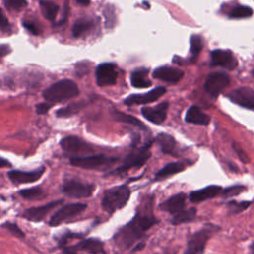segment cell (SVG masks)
I'll list each match as a JSON object with an SVG mask.
<instances>
[{
  "label": "cell",
  "mask_w": 254,
  "mask_h": 254,
  "mask_svg": "<svg viewBox=\"0 0 254 254\" xmlns=\"http://www.w3.org/2000/svg\"><path fill=\"white\" fill-rule=\"evenodd\" d=\"M229 84V77L223 72L210 73L204 82L205 90L211 95H217Z\"/></svg>",
  "instance_id": "obj_11"
},
{
  "label": "cell",
  "mask_w": 254,
  "mask_h": 254,
  "mask_svg": "<svg viewBox=\"0 0 254 254\" xmlns=\"http://www.w3.org/2000/svg\"><path fill=\"white\" fill-rule=\"evenodd\" d=\"M77 94L78 87L71 79H62L43 92L44 98L50 102H62L75 97Z\"/></svg>",
  "instance_id": "obj_3"
},
{
  "label": "cell",
  "mask_w": 254,
  "mask_h": 254,
  "mask_svg": "<svg viewBox=\"0 0 254 254\" xmlns=\"http://www.w3.org/2000/svg\"><path fill=\"white\" fill-rule=\"evenodd\" d=\"M3 228H5L7 231H9L10 233H12L14 236L18 237V238H23L25 236V233L22 231V229L14 222H10V221H6L1 225Z\"/></svg>",
  "instance_id": "obj_33"
},
{
  "label": "cell",
  "mask_w": 254,
  "mask_h": 254,
  "mask_svg": "<svg viewBox=\"0 0 254 254\" xmlns=\"http://www.w3.org/2000/svg\"><path fill=\"white\" fill-rule=\"evenodd\" d=\"M233 149L235 150V152L237 153V155L239 156V158H240V160L242 161V162H244V163H248L249 162V159H248V156L246 155V153L241 149V147L239 146V145H237V144H233Z\"/></svg>",
  "instance_id": "obj_37"
},
{
  "label": "cell",
  "mask_w": 254,
  "mask_h": 254,
  "mask_svg": "<svg viewBox=\"0 0 254 254\" xmlns=\"http://www.w3.org/2000/svg\"><path fill=\"white\" fill-rule=\"evenodd\" d=\"M40 8L42 11L43 16L50 21L55 20L58 12H59V6L55 4L54 2L47 1V0H41L40 1Z\"/></svg>",
  "instance_id": "obj_28"
},
{
  "label": "cell",
  "mask_w": 254,
  "mask_h": 254,
  "mask_svg": "<svg viewBox=\"0 0 254 254\" xmlns=\"http://www.w3.org/2000/svg\"><path fill=\"white\" fill-rule=\"evenodd\" d=\"M227 96L232 102L242 107L254 110V90L250 87H239L231 91Z\"/></svg>",
  "instance_id": "obj_12"
},
{
  "label": "cell",
  "mask_w": 254,
  "mask_h": 254,
  "mask_svg": "<svg viewBox=\"0 0 254 254\" xmlns=\"http://www.w3.org/2000/svg\"><path fill=\"white\" fill-rule=\"evenodd\" d=\"M45 173V167H40L33 171L12 170L8 172V178L14 185L30 184L37 182Z\"/></svg>",
  "instance_id": "obj_9"
},
{
  "label": "cell",
  "mask_w": 254,
  "mask_h": 254,
  "mask_svg": "<svg viewBox=\"0 0 254 254\" xmlns=\"http://www.w3.org/2000/svg\"><path fill=\"white\" fill-rule=\"evenodd\" d=\"M7 29H9V23H8V20H7L6 16L3 14L2 10L0 9V30H2V31H6Z\"/></svg>",
  "instance_id": "obj_40"
},
{
  "label": "cell",
  "mask_w": 254,
  "mask_h": 254,
  "mask_svg": "<svg viewBox=\"0 0 254 254\" xmlns=\"http://www.w3.org/2000/svg\"><path fill=\"white\" fill-rule=\"evenodd\" d=\"M75 249L85 251L89 254H104L103 243L98 238H85L81 239L74 245Z\"/></svg>",
  "instance_id": "obj_21"
},
{
  "label": "cell",
  "mask_w": 254,
  "mask_h": 254,
  "mask_svg": "<svg viewBox=\"0 0 254 254\" xmlns=\"http://www.w3.org/2000/svg\"><path fill=\"white\" fill-rule=\"evenodd\" d=\"M23 26L26 28V30H28L33 35H39V33H40L39 28L30 22H24Z\"/></svg>",
  "instance_id": "obj_39"
},
{
  "label": "cell",
  "mask_w": 254,
  "mask_h": 254,
  "mask_svg": "<svg viewBox=\"0 0 254 254\" xmlns=\"http://www.w3.org/2000/svg\"><path fill=\"white\" fill-rule=\"evenodd\" d=\"M222 191V189L219 186H208L200 190H196L190 192V200L193 203L201 202L203 200L212 198L219 194Z\"/></svg>",
  "instance_id": "obj_20"
},
{
  "label": "cell",
  "mask_w": 254,
  "mask_h": 254,
  "mask_svg": "<svg viewBox=\"0 0 254 254\" xmlns=\"http://www.w3.org/2000/svg\"><path fill=\"white\" fill-rule=\"evenodd\" d=\"M79 4H81V5H88L89 4V2H90V0H76Z\"/></svg>",
  "instance_id": "obj_45"
},
{
  "label": "cell",
  "mask_w": 254,
  "mask_h": 254,
  "mask_svg": "<svg viewBox=\"0 0 254 254\" xmlns=\"http://www.w3.org/2000/svg\"><path fill=\"white\" fill-rule=\"evenodd\" d=\"M19 194L23 198L29 199V200H40V199H43L47 196V193L45 192V190L40 187H33V188H29V189H23L19 191Z\"/></svg>",
  "instance_id": "obj_26"
},
{
  "label": "cell",
  "mask_w": 254,
  "mask_h": 254,
  "mask_svg": "<svg viewBox=\"0 0 254 254\" xmlns=\"http://www.w3.org/2000/svg\"><path fill=\"white\" fill-rule=\"evenodd\" d=\"M95 76H96V82L99 86L114 84L117 79V72L115 70L114 64L109 63L100 64L96 67Z\"/></svg>",
  "instance_id": "obj_13"
},
{
  "label": "cell",
  "mask_w": 254,
  "mask_h": 254,
  "mask_svg": "<svg viewBox=\"0 0 254 254\" xmlns=\"http://www.w3.org/2000/svg\"><path fill=\"white\" fill-rule=\"evenodd\" d=\"M87 207L86 203L81 202H75V203H68L66 205H64L59 210H57L54 215L51 217L49 224L51 226H58L64 221L78 215L82 211H84Z\"/></svg>",
  "instance_id": "obj_7"
},
{
  "label": "cell",
  "mask_w": 254,
  "mask_h": 254,
  "mask_svg": "<svg viewBox=\"0 0 254 254\" xmlns=\"http://www.w3.org/2000/svg\"><path fill=\"white\" fill-rule=\"evenodd\" d=\"M61 248L63 249L64 254H77V250L75 249L74 245H72V246H68L67 244H65V245L62 246Z\"/></svg>",
  "instance_id": "obj_41"
},
{
  "label": "cell",
  "mask_w": 254,
  "mask_h": 254,
  "mask_svg": "<svg viewBox=\"0 0 254 254\" xmlns=\"http://www.w3.org/2000/svg\"><path fill=\"white\" fill-rule=\"evenodd\" d=\"M130 193L131 190L127 185H120L108 189L103 194L101 206L106 212L113 213L126 205L129 200Z\"/></svg>",
  "instance_id": "obj_2"
},
{
  "label": "cell",
  "mask_w": 254,
  "mask_h": 254,
  "mask_svg": "<svg viewBox=\"0 0 254 254\" xmlns=\"http://www.w3.org/2000/svg\"><path fill=\"white\" fill-rule=\"evenodd\" d=\"M253 74H254V69H253Z\"/></svg>",
  "instance_id": "obj_47"
},
{
  "label": "cell",
  "mask_w": 254,
  "mask_h": 254,
  "mask_svg": "<svg viewBox=\"0 0 254 254\" xmlns=\"http://www.w3.org/2000/svg\"><path fill=\"white\" fill-rule=\"evenodd\" d=\"M153 76L155 78H158L163 81L171 82V83H176L180 81L183 76L184 72L176 67H171V66H161L156 68L153 71Z\"/></svg>",
  "instance_id": "obj_18"
},
{
  "label": "cell",
  "mask_w": 254,
  "mask_h": 254,
  "mask_svg": "<svg viewBox=\"0 0 254 254\" xmlns=\"http://www.w3.org/2000/svg\"><path fill=\"white\" fill-rule=\"evenodd\" d=\"M10 47L7 46V45H3V44H0V57H3V56H6L10 53Z\"/></svg>",
  "instance_id": "obj_42"
},
{
  "label": "cell",
  "mask_w": 254,
  "mask_h": 254,
  "mask_svg": "<svg viewBox=\"0 0 254 254\" xmlns=\"http://www.w3.org/2000/svg\"><path fill=\"white\" fill-rule=\"evenodd\" d=\"M144 246H145V243H144V242L138 243V244L132 249V251H133V252H136V251H138V250H141V249L144 248Z\"/></svg>",
  "instance_id": "obj_44"
},
{
  "label": "cell",
  "mask_w": 254,
  "mask_h": 254,
  "mask_svg": "<svg viewBox=\"0 0 254 254\" xmlns=\"http://www.w3.org/2000/svg\"><path fill=\"white\" fill-rule=\"evenodd\" d=\"M63 201H64L63 199H58V200L48 202L41 206L28 208L23 211L21 216L30 221H36V222L42 221L54 208H56L61 203H63Z\"/></svg>",
  "instance_id": "obj_10"
},
{
  "label": "cell",
  "mask_w": 254,
  "mask_h": 254,
  "mask_svg": "<svg viewBox=\"0 0 254 254\" xmlns=\"http://www.w3.org/2000/svg\"><path fill=\"white\" fill-rule=\"evenodd\" d=\"M186 121L192 124L207 125L210 121V117L202 112L197 106H191L186 113Z\"/></svg>",
  "instance_id": "obj_22"
},
{
  "label": "cell",
  "mask_w": 254,
  "mask_h": 254,
  "mask_svg": "<svg viewBox=\"0 0 254 254\" xmlns=\"http://www.w3.org/2000/svg\"><path fill=\"white\" fill-rule=\"evenodd\" d=\"M117 161L116 158L107 157L105 155H90V156H77L70 158V164L74 167L86 170H106Z\"/></svg>",
  "instance_id": "obj_4"
},
{
  "label": "cell",
  "mask_w": 254,
  "mask_h": 254,
  "mask_svg": "<svg viewBox=\"0 0 254 254\" xmlns=\"http://www.w3.org/2000/svg\"><path fill=\"white\" fill-rule=\"evenodd\" d=\"M186 194L183 192L177 193L175 195H172L170 198L165 200L160 204V208L162 210L168 211L172 214H177L180 211H182L186 204Z\"/></svg>",
  "instance_id": "obj_19"
},
{
  "label": "cell",
  "mask_w": 254,
  "mask_h": 254,
  "mask_svg": "<svg viewBox=\"0 0 254 254\" xmlns=\"http://www.w3.org/2000/svg\"><path fill=\"white\" fill-rule=\"evenodd\" d=\"M148 69L139 68L131 73V83L137 88H146L151 86V81L147 78Z\"/></svg>",
  "instance_id": "obj_24"
},
{
  "label": "cell",
  "mask_w": 254,
  "mask_h": 254,
  "mask_svg": "<svg viewBox=\"0 0 254 254\" xmlns=\"http://www.w3.org/2000/svg\"><path fill=\"white\" fill-rule=\"evenodd\" d=\"M4 2L8 9L15 10V11L21 10L27 5L26 0H4Z\"/></svg>",
  "instance_id": "obj_36"
},
{
  "label": "cell",
  "mask_w": 254,
  "mask_h": 254,
  "mask_svg": "<svg viewBox=\"0 0 254 254\" xmlns=\"http://www.w3.org/2000/svg\"><path fill=\"white\" fill-rule=\"evenodd\" d=\"M212 230L213 229L205 227L191 235L188 241L185 254H201L204 250L206 242L211 236Z\"/></svg>",
  "instance_id": "obj_8"
},
{
  "label": "cell",
  "mask_w": 254,
  "mask_h": 254,
  "mask_svg": "<svg viewBox=\"0 0 254 254\" xmlns=\"http://www.w3.org/2000/svg\"><path fill=\"white\" fill-rule=\"evenodd\" d=\"M202 50V40L197 35L190 37V54L192 59H195Z\"/></svg>",
  "instance_id": "obj_32"
},
{
  "label": "cell",
  "mask_w": 254,
  "mask_h": 254,
  "mask_svg": "<svg viewBox=\"0 0 254 254\" xmlns=\"http://www.w3.org/2000/svg\"><path fill=\"white\" fill-rule=\"evenodd\" d=\"M111 115L112 117L117 120V121H120V122H123V123H128V124H132V125H135L137 127H140V128H143L145 129V125L139 120L137 119L136 117L132 116V115H129V114H126V113H123L119 110H116V109H112L111 110Z\"/></svg>",
  "instance_id": "obj_27"
},
{
  "label": "cell",
  "mask_w": 254,
  "mask_h": 254,
  "mask_svg": "<svg viewBox=\"0 0 254 254\" xmlns=\"http://www.w3.org/2000/svg\"><path fill=\"white\" fill-rule=\"evenodd\" d=\"M251 252H252V254H254V242L251 245Z\"/></svg>",
  "instance_id": "obj_46"
},
{
  "label": "cell",
  "mask_w": 254,
  "mask_h": 254,
  "mask_svg": "<svg viewBox=\"0 0 254 254\" xmlns=\"http://www.w3.org/2000/svg\"><path fill=\"white\" fill-rule=\"evenodd\" d=\"M156 223H158V219L152 212L138 211L135 216L114 235L113 239L119 247L127 249Z\"/></svg>",
  "instance_id": "obj_1"
},
{
  "label": "cell",
  "mask_w": 254,
  "mask_h": 254,
  "mask_svg": "<svg viewBox=\"0 0 254 254\" xmlns=\"http://www.w3.org/2000/svg\"><path fill=\"white\" fill-rule=\"evenodd\" d=\"M211 65L224 66L229 69H233L237 66V61L233 57L230 51L226 50H214L210 54Z\"/></svg>",
  "instance_id": "obj_16"
},
{
  "label": "cell",
  "mask_w": 254,
  "mask_h": 254,
  "mask_svg": "<svg viewBox=\"0 0 254 254\" xmlns=\"http://www.w3.org/2000/svg\"><path fill=\"white\" fill-rule=\"evenodd\" d=\"M95 187L92 184L82 183L76 180H67L62 186V191L68 197L85 198L89 197L94 190Z\"/></svg>",
  "instance_id": "obj_6"
},
{
  "label": "cell",
  "mask_w": 254,
  "mask_h": 254,
  "mask_svg": "<svg viewBox=\"0 0 254 254\" xmlns=\"http://www.w3.org/2000/svg\"><path fill=\"white\" fill-rule=\"evenodd\" d=\"M52 107V104L51 103H46V102H43V103H40L36 106V110H37V113L39 114H45L48 112V110Z\"/></svg>",
  "instance_id": "obj_38"
},
{
  "label": "cell",
  "mask_w": 254,
  "mask_h": 254,
  "mask_svg": "<svg viewBox=\"0 0 254 254\" xmlns=\"http://www.w3.org/2000/svg\"><path fill=\"white\" fill-rule=\"evenodd\" d=\"M253 10L248 6H237L230 11L231 18H248L252 16Z\"/></svg>",
  "instance_id": "obj_31"
},
{
  "label": "cell",
  "mask_w": 254,
  "mask_h": 254,
  "mask_svg": "<svg viewBox=\"0 0 254 254\" xmlns=\"http://www.w3.org/2000/svg\"><path fill=\"white\" fill-rule=\"evenodd\" d=\"M166 92L165 87H156L152 89L151 91L143 94H132L129 95L125 100L124 103L127 105H133V104H146L153 101H156L159 99L162 95H164Z\"/></svg>",
  "instance_id": "obj_15"
},
{
  "label": "cell",
  "mask_w": 254,
  "mask_h": 254,
  "mask_svg": "<svg viewBox=\"0 0 254 254\" xmlns=\"http://www.w3.org/2000/svg\"><path fill=\"white\" fill-rule=\"evenodd\" d=\"M150 146H151V143H148V144L144 145L143 147H140V148H137V149H134L133 151H131L124 158L122 165L119 166L111 174H122L132 168L142 167L151 156Z\"/></svg>",
  "instance_id": "obj_5"
},
{
  "label": "cell",
  "mask_w": 254,
  "mask_h": 254,
  "mask_svg": "<svg viewBox=\"0 0 254 254\" xmlns=\"http://www.w3.org/2000/svg\"><path fill=\"white\" fill-rule=\"evenodd\" d=\"M185 168H186V165L183 162L170 163V164L166 165L165 167H163L159 172H157L156 180L165 179V178L170 177L172 175L178 174V173L182 172L183 170H185Z\"/></svg>",
  "instance_id": "obj_25"
},
{
  "label": "cell",
  "mask_w": 254,
  "mask_h": 254,
  "mask_svg": "<svg viewBox=\"0 0 254 254\" xmlns=\"http://www.w3.org/2000/svg\"><path fill=\"white\" fill-rule=\"evenodd\" d=\"M244 190H245V187H243V186H233V187L227 188L225 190H222L221 193L224 197H229V196H234V195L239 194Z\"/></svg>",
  "instance_id": "obj_35"
},
{
  "label": "cell",
  "mask_w": 254,
  "mask_h": 254,
  "mask_svg": "<svg viewBox=\"0 0 254 254\" xmlns=\"http://www.w3.org/2000/svg\"><path fill=\"white\" fill-rule=\"evenodd\" d=\"M91 26H92V22H90L89 20L80 19V20H78L73 25V27H72V35L74 37H78L81 34L85 33L87 30H89Z\"/></svg>",
  "instance_id": "obj_30"
},
{
  "label": "cell",
  "mask_w": 254,
  "mask_h": 254,
  "mask_svg": "<svg viewBox=\"0 0 254 254\" xmlns=\"http://www.w3.org/2000/svg\"><path fill=\"white\" fill-rule=\"evenodd\" d=\"M249 205H250V201H242V202L231 201L227 204V207L230 209L231 213H237L246 209Z\"/></svg>",
  "instance_id": "obj_34"
},
{
  "label": "cell",
  "mask_w": 254,
  "mask_h": 254,
  "mask_svg": "<svg viewBox=\"0 0 254 254\" xmlns=\"http://www.w3.org/2000/svg\"><path fill=\"white\" fill-rule=\"evenodd\" d=\"M168 102H162L155 107H143L142 115L149 121L155 124H161L165 121L168 110Z\"/></svg>",
  "instance_id": "obj_17"
},
{
  "label": "cell",
  "mask_w": 254,
  "mask_h": 254,
  "mask_svg": "<svg viewBox=\"0 0 254 254\" xmlns=\"http://www.w3.org/2000/svg\"><path fill=\"white\" fill-rule=\"evenodd\" d=\"M6 167H11V163L8 160L0 157V168H6Z\"/></svg>",
  "instance_id": "obj_43"
},
{
  "label": "cell",
  "mask_w": 254,
  "mask_h": 254,
  "mask_svg": "<svg viewBox=\"0 0 254 254\" xmlns=\"http://www.w3.org/2000/svg\"><path fill=\"white\" fill-rule=\"evenodd\" d=\"M61 147L63 150L70 155H77L80 153H88L91 151V147L75 136H67L61 141Z\"/></svg>",
  "instance_id": "obj_14"
},
{
  "label": "cell",
  "mask_w": 254,
  "mask_h": 254,
  "mask_svg": "<svg viewBox=\"0 0 254 254\" xmlns=\"http://www.w3.org/2000/svg\"><path fill=\"white\" fill-rule=\"evenodd\" d=\"M195 214H196V209L193 207L188 208V209H183L182 211H180L179 213L174 215V217L172 218V223L173 224H181V223L190 221L194 218Z\"/></svg>",
  "instance_id": "obj_29"
},
{
  "label": "cell",
  "mask_w": 254,
  "mask_h": 254,
  "mask_svg": "<svg viewBox=\"0 0 254 254\" xmlns=\"http://www.w3.org/2000/svg\"><path fill=\"white\" fill-rule=\"evenodd\" d=\"M156 141L159 144L163 153L170 154V155H175L176 141L171 135L166 134V133H160L157 136Z\"/></svg>",
  "instance_id": "obj_23"
}]
</instances>
